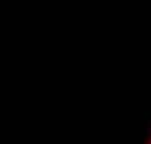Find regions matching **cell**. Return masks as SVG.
<instances>
[{
    "label": "cell",
    "mask_w": 151,
    "mask_h": 144,
    "mask_svg": "<svg viewBox=\"0 0 151 144\" xmlns=\"http://www.w3.org/2000/svg\"><path fill=\"white\" fill-rule=\"evenodd\" d=\"M147 144H151V138H149V142H147Z\"/></svg>",
    "instance_id": "1"
}]
</instances>
